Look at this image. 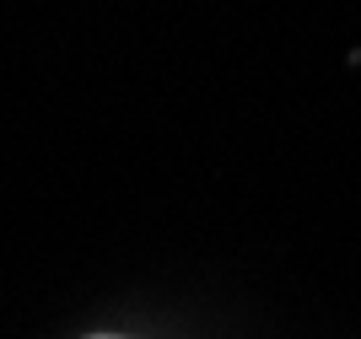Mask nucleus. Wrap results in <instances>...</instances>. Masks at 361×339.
<instances>
[{"label":"nucleus","instance_id":"nucleus-1","mask_svg":"<svg viewBox=\"0 0 361 339\" xmlns=\"http://www.w3.org/2000/svg\"><path fill=\"white\" fill-rule=\"evenodd\" d=\"M97 339H119V334H97Z\"/></svg>","mask_w":361,"mask_h":339}]
</instances>
